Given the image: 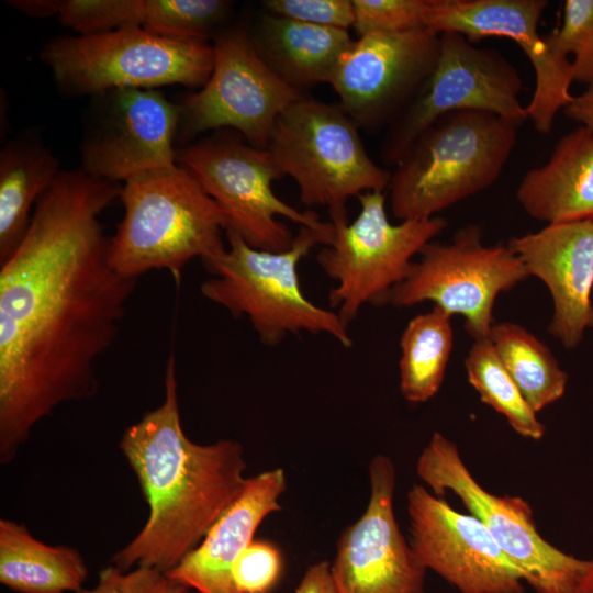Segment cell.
<instances>
[{
	"label": "cell",
	"instance_id": "17",
	"mask_svg": "<svg viewBox=\"0 0 593 593\" xmlns=\"http://www.w3.org/2000/svg\"><path fill=\"white\" fill-rule=\"evenodd\" d=\"M547 0H430L427 29L437 34L458 33L474 43L486 36L514 41L529 59L535 90L526 105L528 120L548 134L559 110L573 100L572 63L553 55L538 32Z\"/></svg>",
	"mask_w": 593,
	"mask_h": 593
},
{
	"label": "cell",
	"instance_id": "29",
	"mask_svg": "<svg viewBox=\"0 0 593 593\" xmlns=\"http://www.w3.org/2000/svg\"><path fill=\"white\" fill-rule=\"evenodd\" d=\"M544 41L558 57L573 55L574 81L593 82V0H566L561 26Z\"/></svg>",
	"mask_w": 593,
	"mask_h": 593
},
{
	"label": "cell",
	"instance_id": "32",
	"mask_svg": "<svg viewBox=\"0 0 593 593\" xmlns=\"http://www.w3.org/2000/svg\"><path fill=\"white\" fill-rule=\"evenodd\" d=\"M77 593H193L172 581L166 572L150 567L123 570L110 564L98 573L97 583Z\"/></svg>",
	"mask_w": 593,
	"mask_h": 593
},
{
	"label": "cell",
	"instance_id": "12",
	"mask_svg": "<svg viewBox=\"0 0 593 593\" xmlns=\"http://www.w3.org/2000/svg\"><path fill=\"white\" fill-rule=\"evenodd\" d=\"M527 278L522 260L507 245H484L481 227L470 224L449 243H428L407 277L391 291L388 304L411 307L430 301L451 316H462L477 340L488 337L495 323L496 298Z\"/></svg>",
	"mask_w": 593,
	"mask_h": 593
},
{
	"label": "cell",
	"instance_id": "6",
	"mask_svg": "<svg viewBox=\"0 0 593 593\" xmlns=\"http://www.w3.org/2000/svg\"><path fill=\"white\" fill-rule=\"evenodd\" d=\"M208 40L124 27L57 36L44 45L40 58L58 86L76 96L170 85L200 89L213 69Z\"/></svg>",
	"mask_w": 593,
	"mask_h": 593
},
{
	"label": "cell",
	"instance_id": "24",
	"mask_svg": "<svg viewBox=\"0 0 593 593\" xmlns=\"http://www.w3.org/2000/svg\"><path fill=\"white\" fill-rule=\"evenodd\" d=\"M88 567L81 553L66 545H47L23 524L0 519V583L16 593H77Z\"/></svg>",
	"mask_w": 593,
	"mask_h": 593
},
{
	"label": "cell",
	"instance_id": "26",
	"mask_svg": "<svg viewBox=\"0 0 593 593\" xmlns=\"http://www.w3.org/2000/svg\"><path fill=\"white\" fill-rule=\"evenodd\" d=\"M488 338L535 413L563 396L568 373L548 346L527 328L513 322H495Z\"/></svg>",
	"mask_w": 593,
	"mask_h": 593
},
{
	"label": "cell",
	"instance_id": "22",
	"mask_svg": "<svg viewBox=\"0 0 593 593\" xmlns=\"http://www.w3.org/2000/svg\"><path fill=\"white\" fill-rule=\"evenodd\" d=\"M516 199L547 224L593 220V133L580 126L561 136L548 160L524 175Z\"/></svg>",
	"mask_w": 593,
	"mask_h": 593
},
{
	"label": "cell",
	"instance_id": "34",
	"mask_svg": "<svg viewBox=\"0 0 593 593\" xmlns=\"http://www.w3.org/2000/svg\"><path fill=\"white\" fill-rule=\"evenodd\" d=\"M294 593H338L332 577L331 562L323 560L311 564Z\"/></svg>",
	"mask_w": 593,
	"mask_h": 593
},
{
	"label": "cell",
	"instance_id": "37",
	"mask_svg": "<svg viewBox=\"0 0 593 593\" xmlns=\"http://www.w3.org/2000/svg\"><path fill=\"white\" fill-rule=\"evenodd\" d=\"M570 593H593V557Z\"/></svg>",
	"mask_w": 593,
	"mask_h": 593
},
{
	"label": "cell",
	"instance_id": "21",
	"mask_svg": "<svg viewBox=\"0 0 593 593\" xmlns=\"http://www.w3.org/2000/svg\"><path fill=\"white\" fill-rule=\"evenodd\" d=\"M232 7L226 0H59L58 18L77 34L137 27L164 36L209 38Z\"/></svg>",
	"mask_w": 593,
	"mask_h": 593
},
{
	"label": "cell",
	"instance_id": "10",
	"mask_svg": "<svg viewBox=\"0 0 593 593\" xmlns=\"http://www.w3.org/2000/svg\"><path fill=\"white\" fill-rule=\"evenodd\" d=\"M418 478L441 496L457 495L469 514L489 530L502 550L521 569L535 593H570L588 566L555 547L537 530L529 504L519 496L486 491L462 460L457 445L435 432L416 462Z\"/></svg>",
	"mask_w": 593,
	"mask_h": 593
},
{
	"label": "cell",
	"instance_id": "31",
	"mask_svg": "<svg viewBox=\"0 0 593 593\" xmlns=\"http://www.w3.org/2000/svg\"><path fill=\"white\" fill-rule=\"evenodd\" d=\"M283 570L280 549L266 540H253L237 557L232 577L239 593H270Z\"/></svg>",
	"mask_w": 593,
	"mask_h": 593
},
{
	"label": "cell",
	"instance_id": "13",
	"mask_svg": "<svg viewBox=\"0 0 593 593\" xmlns=\"http://www.w3.org/2000/svg\"><path fill=\"white\" fill-rule=\"evenodd\" d=\"M213 69L198 92L178 104V135L232 130L250 145L266 148L276 121L301 93L277 76L258 54L250 32L234 26L213 42Z\"/></svg>",
	"mask_w": 593,
	"mask_h": 593
},
{
	"label": "cell",
	"instance_id": "20",
	"mask_svg": "<svg viewBox=\"0 0 593 593\" xmlns=\"http://www.w3.org/2000/svg\"><path fill=\"white\" fill-rule=\"evenodd\" d=\"M286 489L281 468L247 478L237 499L167 575L199 593H239L232 577L233 563L265 518L282 508L280 499Z\"/></svg>",
	"mask_w": 593,
	"mask_h": 593
},
{
	"label": "cell",
	"instance_id": "36",
	"mask_svg": "<svg viewBox=\"0 0 593 593\" xmlns=\"http://www.w3.org/2000/svg\"><path fill=\"white\" fill-rule=\"evenodd\" d=\"M11 7L33 18L58 15L59 0H11Z\"/></svg>",
	"mask_w": 593,
	"mask_h": 593
},
{
	"label": "cell",
	"instance_id": "27",
	"mask_svg": "<svg viewBox=\"0 0 593 593\" xmlns=\"http://www.w3.org/2000/svg\"><path fill=\"white\" fill-rule=\"evenodd\" d=\"M451 315L438 306L406 324L400 339V391L411 403H423L439 391L450 358Z\"/></svg>",
	"mask_w": 593,
	"mask_h": 593
},
{
	"label": "cell",
	"instance_id": "11",
	"mask_svg": "<svg viewBox=\"0 0 593 593\" xmlns=\"http://www.w3.org/2000/svg\"><path fill=\"white\" fill-rule=\"evenodd\" d=\"M522 90L518 70L501 52L478 47L458 33H443L433 75L387 126L380 157L385 165L396 166L427 127L455 111L490 112L521 126L528 120L519 100Z\"/></svg>",
	"mask_w": 593,
	"mask_h": 593
},
{
	"label": "cell",
	"instance_id": "25",
	"mask_svg": "<svg viewBox=\"0 0 593 593\" xmlns=\"http://www.w3.org/2000/svg\"><path fill=\"white\" fill-rule=\"evenodd\" d=\"M61 170L40 141L19 138L0 153V264L25 236L38 199Z\"/></svg>",
	"mask_w": 593,
	"mask_h": 593
},
{
	"label": "cell",
	"instance_id": "28",
	"mask_svg": "<svg viewBox=\"0 0 593 593\" xmlns=\"http://www.w3.org/2000/svg\"><path fill=\"white\" fill-rule=\"evenodd\" d=\"M465 368L480 400L503 415L515 433L533 440L544 437L545 425L523 398L488 337L473 342Z\"/></svg>",
	"mask_w": 593,
	"mask_h": 593
},
{
	"label": "cell",
	"instance_id": "8",
	"mask_svg": "<svg viewBox=\"0 0 593 593\" xmlns=\"http://www.w3.org/2000/svg\"><path fill=\"white\" fill-rule=\"evenodd\" d=\"M360 211L353 222L331 219V242L316 255L321 269L336 284L328 303L349 326L362 306L388 304L391 291L410 273L413 258L448 225L439 216L389 221L383 191L358 197Z\"/></svg>",
	"mask_w": 593,
	"mask_h": 593
},
{
	"label": "cell",
	"instance_id": "30",
	"mask_svg": "<svg viewBox=\"0 0 593 593\" xmlns=\"http://www.w3.org/2000/svg\"><path fill=\"white\" fill-rule=\"evenodd\" d=\"M358 36L427 29L430 0H351Z\"/></svg>",
	"mask_w": 593,
	"mask_h": 593
},
{
	"label": "cell",
	"instance_id": "18",
	"mask_svg": "<svg viewBox=\"0 0 593 593\" xmlns=\"http://www.w3.org/2000/svg\"><path fill=\"white\" fill-rule=\"evenodd\" d=\"M102 94L107 111L81 144V169L123 183L137 174L178 164L177 103L157 89H115Z\"/></svg>",
	"mask_w": 593,
	"mask_h": 593
},
{
	"label": "cell",
	"instance_id": "19",
	"mask_svg": "<svg viewBox=\"0 0 593 593\" xmlns=\"http://www.w3.org/2000/svg\"><path fill=\"white\" fill-rule=\"evenodd\" d=\"M529 277L548 288L552 316L548 332L567 349L577 347L591 326L593 289V220L550 223L513 236L506 244Z\"/></svg>",
	"mask_w": 593,
	"mask_h": 593
},
{
	"label": "cell",
	"instance_id": "4",
	"mask_svg": "<svg viewBox=\"0 0 593 593\" xmlns=\"http://www.w3.org/2000/svg\"><path fill=\"white\" fill-rule=\"evenodd\" d=\"M124 214L109 240V259L118 273L137 279L167 270L177 283L183 268L226 246V219L198 179L176 164L137 174L122 183Z\"/></svg>",
	"mask_w": 593,
	"mask_h": 593
},
{
	"label": "cell",
	"instance_id": "7",
	"mask_svg": "<svg viewBox=\"0 0 593 593\" xmlns=\"http://www.w3.org/2000/svg\"><path fill=\"white\" fill-rule=\"evenodd\" d=\"M358 128L339 103L304 94L278 118L266 149L282 176L296 182L301 203L347 217L351 197L383 191L392 175L370 158Z\"/></svg>",
	"mask_w": 593,
	"mask_h": 593
},
{
	"label": "cell",
	"instance_id": "15",
	"mask_svg": "<svg viewBox=\"0 0 593 593\" xmlns=\"http://www.w3.org/2000/svg\"><path fill=\"white\" fill-rule=\"evenodd\" d=\"M407 515L416 556L460 593H524L523 572L477 517L421 484L407 492Z\"/></svg>",
	"mask_w": 593,
	"mask_h": 593
},
{
	"label": "cell",
	"instance_id": "16",
	"mask_svg": "<svg viewBox=\"0 0 593 593\" xmlns=\"http://www.w3.org/2000/svg\"><path fill=\"white\" fill-rule=\"evenodd\" d=\"M369 482L365 512L340 533L336 542L331 572L337 592L426 593L427 569L396 522V470L390 457H372Z\"/></svg>",
	"mask_w": 593,
	"mask_h": 593
},
{
	"label": "cell",
	"instance_id": "9",
	"mask_svg": "<svg viewBox=\"0 0 593 593\" xmlns=\"http://www.w3.org/2000/svg\"><path fill=\"white\" fill-rule=\"evenodd\" d=\"M177 163L221 208L225 231L235 232L254 248L281 251L292 245L294 236L278 216L314 228L327 223L316 212L299 211L279 199L272 182L283 176L270 153L250 145L235 131H220L177 148Z\"/></svg>",
	"mask_w": 593,
	"mask_h": 593
},
{
	"label": "cell",
	"instance_id": "35",
	"mask_svg": "<svg viewBox=\"0 0 593 593\" xmlns=\"http://www.w3.org/2000/svg\"><path fill=\"white\" fill-rule=\"evenodd\" d=\"M567 116L593 133V82L564 108Z\"/></svg>",
	"mask_w": 593,
	"mask_h": 593
},
{
	"label": "cell",
	"instance_id": "1",
	"mask_svg": "<svg viewBox=\"0 0 593 593\" xmlns=\"http://www.w3.org/2000/svg\"><path fill=\"white\" fill-rule=\"evenodd\" d=\"M122 183L61 170L0 264V463L63 403L92 398L137 279L118 273L100 214Z\"/></svg>",
	"mask_w": 593,
	"mask_h": 593
},
{
	"label": "cell",
	"instance_id": "2",
	"mask_svg": "<svg viewBox=\"0 0 593 593\" xmlns=\"http://www.w3.org/2000/svg\"><path fill=\"white\" fill-rule=\"evenodd\" d=\"M164 385L163 403L126 427L119 443L149 508L143 528L112 557L123 570L142 566L168 572L199 545L247 480L240 443L202 445L184 434L174 354Z\"/></svg>",
	"mask_w": 593,
	"mask_h": 593
},
{
	"label": "cell",
	"instance_id": "23",
	"mask_svg": "<svg viewBox=\"0 0 593 593\" xmlns=\"http://www.w3.org/2000/svg\"><path fill=\"white\" fill-rule=\"evenodd\" d=\"M249 32L269 68L301 93L316 85L329 83L342 56L354 42L348 30L268 12L261 14Z\"/></svg>",
	"mask_w": 593,
	"mask_h": 593
},
{
	"label": "cell",
	"instance_id": "38",
	"mask_svg": "<svg viewBox=\"0 0 593 593\" xmlns=\"http://www.w3.org/2000/svg\"><path fill=\"white\" fill-rule=\"evenodd\" d=\"M591 326H593V309H592Z\"/></svg>",
	"mask_w": 593,
	"mask_h": 593
},
{
	"label": "cell",
	"instance_id": "33",
	"mask_svg": "<svg viewBox=\"0 0 593 593\" xmlns=\"http://www.w3.org/2000/svg\"><path fill=\"white\" fill-rule=\"evenodd\" d=\"M266 12L300 22L348 30L354 25L351 0H266Z\"/></svg>",
	"mask_w": 593,
	"mask_h": 593
},
{
	"label": "cell",
	"instance_id": "14",
	"mask_svg": "<svg viewBox=\"0 0 593 593\" xmlns=\"http://www.w3.org/2000/svg\"><path fill=\"white\" fill-rule=\"evenodd\" d=\"M440 34L429 29L358 36L342 56L329 85L359 127L388 126L433 75Z\"/></svg>",
	"mask_w": 593,
	"mask_h": 593
},
{
	"label": "cell",
	"instance_id": "3",
	"mask_svg": "<svg viewBox=\"0 0 593 593\" xmlns=\"http://www.w3.org/2000/svg\"><path fill=\"white\" fill-rule=\"evenodd\" d=\"M334 226H301L292 245L281 251L257 249L238 234L225 231L227 246L202 264L211 278L200 286L202 295L234 318L247 317L259 340L277 346L289 335L325 334L345 348L353 346L347 326L333 311L303 293L299 264L312 248L327 245Z\"/></svg>",
	"mask_w": 593,
	"mask_h": 593
},
{
	"label": "cell",
	"instance_id": "5",
	"mask_svg": "<svg viewBox=\"0 0 593 593\" xmlns=\"http://www.w3.org/2000/svg\"><path fill=\"white\" fill-rule=\"evenodd\" d=\"M518 127L477 110L440 116L394 166L389 184L394 217L430 219L492 186L515 147Z\"/></svg>",
	"mask_w": 593,
	"mask_h": 593
}]
</instances>
